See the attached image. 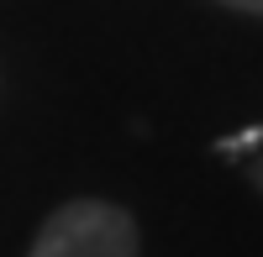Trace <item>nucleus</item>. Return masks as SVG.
<instances>
[{
    "mask_svg": "<svg viewBox=\"0 0 263 257\" xmlns=\"http://www.w3.org/2000/svg\"><path fill=\"white\" fill-rule=\"evenodd\" d=\"M258 153H263V147H258ZM253 184H258V189H263V158H258V163H253Z\"/></svg>",
    "mask_w": 263,
    "mask_h": 257,
    "instance_id": "nucleus-4",
    "label": "nucleus"
},
{
    "mask_svg": "<svg viewBox=\"0 0 263 257\" xmlns=\"http://www.w3.org/2000/svg\"><path fill=\"white\" fill-rule=\"evenodd\" d=\"M221 6H232V11H253V16H263V0H221Z\"/></svg>",
    "mask_w": 263,
    "mask_h": 257,
    "instance_id": "nucleus-3",
    "label": "nucleus"
},
{
    "mask_svg": "<svg viewBox=\"0 0 263 257\" xmlns=\"http://www.w3.org/2000/svg\"><path fill=\"white\" fill-rule=\"evenodd\" d=\"M27 257H137V221L111 200H69L37 226Z\"/></svg>",
    "mask_w": 263,
    "mask_h": 257,
    "instance_id": "nucleus-1",
    "label": "nucleus"
},
{
    "mask_svg": "<svg viewBox=\"0 0 263 257\" xmlns=\"http://www.w3.org/2000/svg\"><path fill=\"white\" fill-rule=\"evenodd\" d=\"M248 147H253V153L263 147V126H248L242 137H227L221 147H216V153H221V158H237V153H248Z\"/></svg>",
    "mask_w": 263,
    "mask_h": 257,
    "instance_id": "nucleus-2",
    "label": "nucleus"
}]
</instances>
